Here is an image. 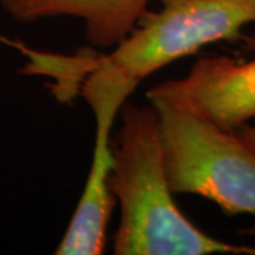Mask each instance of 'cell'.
I'll use <instances>...</instances> for the list:
<instances>
[{
	"label": "cell",
	"mask_w": 255,
	"mask_h": 255,
	"mask_svg": "<svg viewBox=\"0 0 255 255\" xmlns=\"http://www.w3.org/2000/svg\"><path fill=\"white\" fill-rule=\"evenodd\" d=\"M251 23L255 0H162V7L146 11L110 54L91 61L139 85L203 47L237 38Z\"/></svg>",
	"instance_id": "obj_3"
},
{
	"label": "cell",
	"mask_w": 255,
	"mask_h": 255,
	"mask_svg": "<svg viewBox=\"0 0 255 255\" xmlns=\"http://www.w3.org/2000/svg\"><path fill=\"white\" fill-rule=\"evenodd\" d=\"M81 78V94L95 117V139L88 177L68 228L55 250L58 255L104 254L108 223L117 203L111 187L115 163L112 128L128 97L137 87L136 82L91 60Z\"/></svg>",
	"instance_id": "obj_4"
},
{
	"label": "cell",
	"mask_w": 255,
	"mask_h": 255,
	"mask_svg": "<svg viewBox=\"0 0 255 255\" xmlns=\"http://www.w3.org/2000/svg\"><path fill=\"white\" fill-rule=\"evenodd\" d=\"M0 41H1V43H6V44H9V46L16 47V43H13V41H10V40H7L6 37L0 36Z\"/></svg>",
	"instance_id": "obj_8"
},
{
	"label": "cell",
	"mask_w": 255,
	"mask_h": 255,
	"mask_svg": "<svg viewBox=\"0 0 255 255\" xmlns=\"http://www.w3.org/2000/svg\"><path fill=\"white\" fill-rule=\"evenodd\" d=\"M236 132L247 145L255 150V125H248L247 124V125H243V127L236 129Z\"/></svg>",
	"instance_id": "obj_7"
},
{
	"label": "cell",
	"mask_w": 255,
	"mask_h": 255,
	"mask_svg": "<svg viewBox=\"0 0 255 255\" xmlns=\"http://www.w3.org/2000/svg\"><path fill=\"white\" fill-rule=\"evenodd\" d=\"M159 121L164 173L173 194L214 201L228 216H255V150L194 112L149 98Z\"/></svg>",
	"instance_id": "obj_2"
},
{
	"label": "cell",
	"mask_w": 255,
	"mask_h": 255,
	"mask_svg": "<svg viewBox=\"0 0 255 255\" xmlns=\"http://www.w3.org/2000/svg\"><path fill=\"white\" fill-rule=\"evenodd\" d=\"M152 0H0L17 21L75 17L82 20L85 38L94 47L114 48L136 27Z\"/></svg>",
	"instance_id": "obj_6"
},
{
	"label": "cell",
	"mask_w": 255,
	"mask_h": 255,
	"mask_svg": "<svg viewBox=\"0 0 255 255\" xmlns=\"http://www.w3.org/2000/svg\"><path fill=\"white\" fill-rule=\"evenodd\" d=\"M194 112L219 127L236 130L255 119V58L204 57L187 75L159 84L147 92Z\"/></svg>",
	"instance_id": "obj_5"
},
{
	"label": "cell",
	"mask_w": 255,
	"mask_h": 255,
	"mask_svg": "<svg viewBox=\"0 0 255 255\" xmlns=\"http://www.w3.org/2000/svg\"><path fill=\"white\" fill-rule=\"evenodd\" d=\"M112 193L121 209L117 255H255V247L209 236L183 214L164 173L157 114L152 104L122 107L114 137Z\"/></svg>",
	"instance_id": "obj_1"
}]
</instances>
